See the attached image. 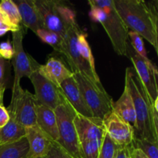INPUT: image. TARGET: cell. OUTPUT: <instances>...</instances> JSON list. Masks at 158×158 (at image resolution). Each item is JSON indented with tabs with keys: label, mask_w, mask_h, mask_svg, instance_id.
Wrapping results in <instances>:
<instances>
[{
	"label": "cell",
	"mask_w": 158,
	"mask_h": 158,
	"mask_svg": "<svg viewBox=\"0 0 158 158\" xmlns=\"http://www.w3.org/2000/svg\"><path fill=\"white\" fill-rule=\"evenodd\" d=\"M114 4L128 29L145 39L157 53V0H115Z\"/></svg>",
	"instance_id": "1"
},
{
	"label": "cell",
	"mask_w": 158,
	"mask_h": 158,
	"mask_svg": "<svg viewBox=\"0 0 158 158\" xmlns=\"http://www.w3.org/2000/svg\"><path fill=\"white\" fill-rule=\"evenodd\" d=\"M124 86L129 90L135 110L134 139L158 142V109L154 106L134 67L126 69Z\"/></svg>",
	"instance_id": "2"
},
{
	"label": "cell",
	"mask_w": 158,
	"mask_h": 158,
	"mask_svg": "<svg viewBox=\"0 0 158 158\" xmlns=\"http://www.w3.org/2000/svg\"><path fill=\"white\" fill-rule=\"evenodd\" d=\"M89 16L94 22L100 23L106 31L116 53L127 56L129 29L117 13L113 0H89Z\"/></svg>",
	"instance_id": "3"
},
{
	"label": "cell",
	"mask_w": 158,
	"mask_h": 158,
	"mask_svg": "<svg viewBox=\"0 0 158 158\" xmlns=\"http://www.w3.org/2000/svg\"><path fill=\"white\" fill-rule=\"evenodd\" d=\"M43 28L64 37L76 21V12L65 2L59 0H34Z\"/></svg>",
	"instance_id": "4"
},
{
	"label": "cell",
	"mask_w": 158,
	"mask_h": 158,
	"mask_svg": "<svg viewBox=\"0 0 158 158\" xmlns=\"http://www.w3.org/2000/svg\"><path fill=\"white\" fill-rule=\"evenodd\" d=\"M73 77L94 117L103 121L113 112V98L101 83H95L79 73H73Z\"/></svg>",
	"instance_id": "5"
},
{
	"label": "cell",
	"mask_w": 158,
	"mask_h": 158,
	"mask_svg": "<svg viewBox=\"0 0 158 158\" xmlns=\"http://www.w3.org/2000/svg\"><path fill=\"white\" fill-rule=\"evenodd\" d=\"M58 126L59 140L57 143L73 158H82L80 143L74 124L77 114L63 97V101L55 110Z\"/></svg>",
	"instance_id": "6"
},
{
	"label": "cell",
	"mask_w": 158,
	"mask_h": 158,
	"mask_svg": "<svg viewBox=\"0 0 158 158\" xmlns=\"http://www.w3.org/2000/svg\"><path fill=\"white\" fill-rule=\"evenodd\" d=\"M81 29L75 23L70 26L63 39L61 54L67 61L70 70L73 73H79L95 83H101L97 70L92 69L80 56L77 46V36Z\"/></svg>",
	"instance_id": "7"
},
{
	"label": "cell",
	"mask_w": 158,
	"mask_h": 158,
	"mask_svg": "<svg viewBox=\"0 0 158 158\" xmlns=\"http://www.w3.org/2000/svg\"><path fill=\"white\" fill-rule=\"evenodd\" d=\"M37 104L35 95L20 86L12 89V100L7 110L10 117L27 128L36 125Z\"/></svg>",
	"instance_id": "8"
},
{
	"label": "cell",
	"mask_w": 158,
	"mask_h": 158,
	"mask_svg": "<svg viewBox=\"0 0 158 158\" xmlns=\"http://www.w3.org/2000/svg\"><path fill=\"white\" fill-rule=\"evenodd\" d=\"M25 32L26 31L23 29V26H21L19 30L12 32V43L14 49V56L12 62L14 69L12 89L20 86V80L23 77L29 78L31 74L34 71L37 70L40 66V63L25 52L23 44Z\"/></svg>",
	"instance_id": "9"
},
{
	"label": "cell",
	"mask_w": 158,
	"mask_h": 158,
	"mask_svg": "<svg viewBox=\"0 0 158 158\" xmlns=\"http://www.w3.org/2000/svg\"><path fill=\"white\" fill-rule=\"evenodd\" d=\"M129 56L136 73L144 86L151 102L158 99V71L157 68L149 59H144L134 52L129 44L127 48Z\"/></svg>",
	"instance_id": "10"
},
{
	"label": "cell",
	"mask_w": 158,
	"mask_h": 158,
	"mask_svg": "<svg viewBox=\"0 0 158 158\" xmlns=\"http://www.w3.org/2000/svg\"><path fill=\"white\" fill-rule=\"evenodd\" d=\"M33 85L35 97L38 104L55 110L63 101V95L60 88L45 78L38 72L34 71L29 77Z\"/></svg>",
	"instance_id": "11"
},
{
	"label": "cell",
	"mask_w": 158,
	"mask_h": 158,
	"mask_svg": "<svg viewBox=\"0 0 158 158\" xmlns=\"http://www.w3.org/2000/svg\"><path fill=\"white\" fill-rule=\"evenodd\" d=\"M106 133L120 148H131L134 141V128L113 111L103 120Z\"/></svg>",
	"instance_id": "12"
},
{
	"label": "cell",
	"mask_w": 158,
	"mask_h": 158,
	"mask_svg": "<svg viewBox=\"0 0 158 158\" xmlns=\"http://www.w3.org/2000/svg\"><path fill=\"white\" fill-rule=\"evenodd\" d=\"M73 120L79 143L88 140H103L106 133L102 120L97 118H87L77 114Z\"/></svg>",
	"instance_id": "13"
},
{
	"label": "cell",
	"mask_w": 158,
	"mask_h": 158,
	"mask_svg": "<svg viewBox=\"0 0 158 158\" xmlns=\"http://www.w3.org/2000/svg\"><path fill=\"white\" fill-rule=\"evenodd\" d=\"M60 88L63 97L72 106L76 114L87 118H94L90 110L85 102L73 76L63 81Z\"/></svg>",
	"instance_id": "14"
},
{
	"label": "cell",
	"mask_w": 158,
	"mask_h": 158,
	"mask_svg": "<svg viewBox=\"0 0 158 158\" xmlns=\"http://www.w3.org/2000/svg\"><path fill=\"white\" fill-rule=\"evenodd\" d=\"M38 72L59 88L63 81L73 76V73L65 65L63 60L54 56L48 59L44 65L40 64Z\"/></svg>",
	"instance_id": "15"
},
{
	"label": "cell",
	"mask_w": 158,
	"mask_h": 158,
	"mask_svg": "<svg viewBox=\"0 0 158 158\" xmlns=\"http://www.w3.org/2000/svg\"><path fill=\"white\" fill-rule=\"evenodd\" d=\"M26 138L29 144L26 158H37L44 157L47 154L51 140L36 125L26 128Z\"/></svg>",
	"instance_id": "16"
},
{
	"label": "cell",
	"mask_w": 158,
	"mask_h": 158,
	"mask_svg": "<svg viewBox=\"0 0 158 158\" xmlns=\"http://www.w3.org/2000/svg\"><path fill=\"white\" fill-rule=\"evenodd\" d=\"M13 2L19 9L23 27L29 29L35 34L39 29L43 28L41 19L34 0H15Z\"/></svg>",
	"instance_id": "17"
},
{
	"label": "cell",
	"mask_w": 158,
	"mask_h": 158,
	"mask_svg": "<svg viewBox=\"0 0 158 158\" xmlns=\"http://www.w3.org/2000/svg\"><path fill=\"white\" fill-rule=\"evenodd\" d=\"M36 126L53 141L59 140L58 126L55 111L49 107L37 104Z\"/></svg>",
	"instance_id": "18"
},
{
	"label": "cell",
	"mask_w": 158,
	"mask_h": 158,
	"mask_svg": "<svg viewBox=\"0 0 158 158\" xmlns=\"http://www.w3.org/2000/svg\"><path fill=\"white\" fill-rule=\"evenodd\" d=\"M113 111L134 128L136 123L135 110L132 98L127 86H124V89L120 98L116 102H114Z\"/></svg>",
	"instance_id": "19"
},
{
	"label": "cell",
	"mask_w": 158,
	"mask_h": 158,
	"mask_svg": "<svg viewBox=\"0 0 158 158\" xmlns=\"http://www.w3.org/2000/svg\"><path fill=\"white\" fill-rule=\"evenodd\" d=\"M26 127L10 117L9 121L0 129V144L17 142L26 137Z\"/></svg>",
	"instance_id": "20"
},
{
	"label": "cell",
	"mask_w": 158,
	"mask_h": 158,
	"mask_svg": "<svg viewBox=\"0 0 158 158\" xmlns=\"http://www.w3.org/2000/svg\"><path fill=\"white\" fill-rule=\"evenodd\" d=\"M29 144L26 137L17 142L0 144V158H26Z\"/></svg>",
	"instance_id": "21"
},
{
	"label": "cell",
	"mask_w": 158,
	"mask_h": 158,
	"mask_svg": "<svg viewBox=\"0 0 158 158\" xmlns=\"http://www.w3.org/2000/svg\"><path fill=\"white\" fill-rule=\"evenodd\" d=\"M0 10L9 24L15 28H20L21 18L16 5L12 0H2L0 2Z\"/></svg>",
	"instance_id": "22"
},
{
	"label": "cell",
	"mask_w": 158,
	"mask_h": 158,
	"mask_svg": "<svg viewBox=\"0 0 158 158\" xmlns=\"http://www.w3.org/2000/svg\"><path fill=\"white\" fill-rule=\"evenodd\" d=\"M77 46H78L80 56L92 69L96 70L94 56H93L92 50L87 41V34L82 30L80 31L77 36Z\"/></svg>",
	"instance_id": "23"
},
{
	"label": "cell",
	"mask_w": 158,
	"mask_h": 158,
	"mask_svg": "<svg viewBox=\"0 0 158 158\" xmlns=\"http://www.w3.org/2000/svg\"><path fill=\"white\" fill-rule=\"evenodd\" d=\"M35 35L46 44L49 45L55 49V51L61 53L62 43H63V37L53 32L47 30L45 29H40L35 32Z\"/></svg>",
	"instance_id": "24"
},
{
	"label": "cell",
	"mask_w": 158,
	"mask_h": 158,
	"mask_svg": "<svg viewBox=\"0 0 158 158\" xmlns=\"http://www.w3.org/2000/svg\"><path fill=\"white\" fill-rule=\"evenodd\" d=\"M103 140H88L80 143L82 158H98Z\"/></svg>",
	"instance_id": "25"
},
{
	"label": "cell",
	"mask_w": 158,
	"mask_h": 158,
	"mask_svg": "<svg viewBox=\"0 0 158 158\" xmlns=\"http://www.w3.org/2000/svg\"><path fill=\"white\" fill-rule=\"evenodd\" d=\"M132 148H137L149 158H158V142H150L141 139H134Z\"/></svg>",
	"instance_id": "26"
},
{
	"label": "cell",
	"mask_w": 158,
	"mask_h": 158,
	"mask_svg": "<svg viewBox=\"0 0 158 158\" xmlns=\"http://www.w3.org/2000/svg\"><path fill=\"white\" fill-rule=\"evenodd\" d=\"M128 37H129L130 45L134 50V52H137L138 55H140L143 58L148 59L143 38L137 32L130 30L128 32Z\"/></svg>",
	"instance_id": "27"
},
{
	"label": "cell",
	"mask_w": 158,
	"mask_h": 158,
	"mask_svg": "<svg viewBox=\"0 0 158 158\" xmlns=\"http://www.w3.org/2000/svg\"><path fill=\"white\" fill-rule=\"evenodd\" d=\"M118 148H118L111 140L107 134H106L104 138H103L98 158H114Z\"/></svg>",
	"instance_id": "28"
},
{
	"label": "cell",
	"mask_w": 158,
	"mask_h": 158,
	"mask_svg": "<svg viewBox=\"0 0 158 158\" xmlns=\"http://www.w3.org/2000/svg\"><path fill=\"white\" fill-rule=\"evenodd\" d=\"M47 158H73L71 157L57 142L52 141L46 154Z\"/></svg>",
	"instance_id": "29"
},
{
	"label": "cell",
	"mask_w": 158,
	"mask_h": 158,
	"mask_svg": "<svg viewBox=\"0 0 158 158\" xmlns=\"http://www.w3.org/2000/svg\"><path fill=\"white\" fill-rule=\"evenodd\" d=\"M9 63L0 56V87L6 90L7 87Z\"/></svg>",
	"instance_id": "30"
},
{
	"label": "cell",
	"mask_w": 158,
	"mask_h": 158,
	"mask_svg": "<svg viewBox=\"0 0 158 158\" xmlns=\"http://www.w3.org/2000/svg\"><path fill=\"white\" fill-rule=\"evenodd\" d=\"M0 56L6 60H10L13 58V46L9 40L0 43Z\"/></svg>",
	"instance_id": "31"
},
{
	"label": "cell",
	"mask_w": 158,
	"mask_h": 158,
	"mask_svg": "<svg viewBox=\"0 0 158 158\" xmlns=\"http://www.w3.org/2000/svg\"><path fill=\"white\" fill-rule=\"evenodd\" d=\"M10 120V115L7 108L3 104H0V128L3 127Z\"/></svg>",
	"instance_id": "32"
},
{
	"label": "cell",
	"mask_w": 158,
	"mask_h": 158,
	"mask_svg": "<svg viewBox=\"0 0 158 158\" xmlns=\"http://www.w3.org/2000/svg\"><path fill=\"white\" fill-rule=\"evenodd\" d=\"M130 158H149L137 148H130Z\"/></svg>",
	"instance_id": "33"
},
{
	"label": "cell",
	"mask_w": 158,
	"mask_h": 158,
	"mask_svg": "<svg viewBox=\"0 0 158 158\" xmlns=\"http://www.w3.org/2000/svg\"><path fill=\"white\" fill-rule=\"evenodd\" d=\"M130 148H118L114 158H130Z\"/></svg>",
	"instance_id": "34"
},
{
	"label": "cell",
	"mask_w": 158,
	"mask_h": 158,
	"mask_svg": "<svg viewBox=\"0 0 158 158\" xmlns=\"http://www.w3.org/2000/svg\"><path fill=\"white\" fill-rule=\"evenodd\" d=\"M5 89L0 87V104H3V97H4Z\"/></svg>",
	"instance_id": "35"
},
{
	"label": "cell",
	"mask_w": 158,
	"mask_h": 158,
	"mask_svg": "<svg viewBox=\"0 0 158 158\" xmlns=\"http://www.w3.org/2000/svg\"><path fill=\"white\" fill-rule=\"evenodd\" d=\"M0 21H3V22H6V23H9V22L7 21V19H6L5 15H3V13L2 12L1 10H0ZM9 25H10V24H9ZM17 29H18V28H17Z\"/></svg>",
	"instance_id": "36"
},
{
	"label": "cell",
	"mask_w": 158,
	"mask_h": 158,
	"mask_svg": "<svg viewBox=\"0 0 158 158\" xmlns=\"http://www.w3.org/2000/svg\"><path fill=\"white\" fill-rule=\"evenodd\" d=\"M8 32H9V30H8V29H0V37L4 35Z\"/></svg>",
	"instance_id": "37"
},
{
	"label": "cell",
	"mask_w": 158,
	"mask_h": 158,
	"mask_svg": "<svg viewBox=\"0 0 158 158\" xmlns=\"http://www.w3.org/2000/svg\"><path fill=\"white\" fill-rule=\"evenodd\" d=\"M37 158H47L46 156H44V157H37Z\"/></svg>",
	"instance_id": "38"
},
{
	"label": "cell",
	"mask_w": 158,
	"mask_h": 158,
	"mask_svg": "<svg viewBox=\"0 0 158 158\" xmlns=\"http://www.w3.org/2000/svg\"><path fill=\"white\" fill-rule=\"evenodd\" d=\"M0 129H1V128H0Z\"/></svg>",
	"instance_id": "39"
}]
</instances>
